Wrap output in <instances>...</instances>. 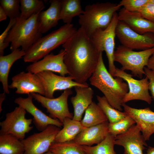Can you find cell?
Wrapping results in <instances>:
<instances>
[{"label":"cell","mask_w":154,"mask_h":154,"mask_svg":"<svg viewBox=\"0 0 154 154\" xmlns=\"http://www.w3.org/2000/svg\"><path fill=\"white\" fill-rule=\"evenodd\" d=\"M154 53V47L139 51H134L122 45L119 46L114 54V61L119 63L121 70L131 71L132 75L141 78L144 68Z\"/></svg>","instance_id":"6"},{"label":"cell","mask_w":154,"mask_h":154,"mask_svg":"<svg viewBox=\"0 0 154 154\" xmlns=\"http://www.w3.org/2000/svg\"><path fill=\"white\" fill-rule=\"evenodd\" d=\"M116 34L122 45L132 50H144L154 47V34H139L119 20Z\"/></svg>","instance_id":"9"},{"label":"cell","mask_w":154,"mask_h":154,"mask_svg":"<svg viewBox=\"0 0 154 154\" xmlns=\"http://www.w3.org/2000/svg\"><path fill=\"white\" fill-rule=\"evenodd\" d=\"M26 113L25 109L19 106L7 113L5 119L0 122V134L11 135L21 140L24 139L26 133L33 128L30 126L33 119L26 118Z\"/></svg>","instance_id":"8"},{"label":"cell","mask_w":154,"mask_h":154,"mask_svg":"<svg viewBox=\"0 0 154 154\" xmlns=\"http://www.w3.org/2000/svg\"><path fill=\"white\" fill-rule=\"evenodd\" d=\"M83 11L80 0H61L60 19L65 24H71L73 18Z\"/></svg>","instance_id":"25"},{"label":"cell","mask_w":154,"mask_h":154,"mask_svg":"<svg viewBox=\"0 0 154 154\" xmlns=\"http://www.w3.org/2000/svg\"><path fill=\"white\" fill-rule=\"evenodd\" d=\"M147 67L154 72V53L149 58Z\"/></svg>","instance_id":"38"},{"label":"cell","mask_w":154,"mask_h":154,"mask_svg":"<svg viewBox=\"0 0 154 154\" xmlns=\"http://www.w3.org/2000/svg\"><path fill=\"white\" fill-rule=\"evenodd\" d=\"M49 151L54 154H85L80 145L74 141L62 143L54 142Z\"/></svg>","instance_id":"31"},{"label":"cell","mask_w":154,"mask_h":154,"mask_svg":"<svg viewBox=\"0 0 154 154\" xmlns=\"http://www.w3.org/2000/svg\"><path fill=\"white\" fill-rule=\"evenodd\" d=\"M90 84L104 94L114 108L122 111L123 99L128 92L127 83L119 77L114 78L104 64L102 52H100L96 68L89 79Z\"/></svg>","instance_id":"2"},{"label":"cell","mask_w":154,"mask_h":154,"mask_svg":"<svg viewBox=\"0 0 154 154\" xmlns=\"http://www.w3.org/2000/svg\"><path fill=\"white\" fill-rule=\"evenodd\" d=\"M39 13L27 19L20 17L16 19L5 41L7 44L11 43L10 49L12 51L21 47L25 52L41 37L37 20Z\"/></svg>","instance_id":"5"},{"label":"cell","mask_w":154,"mask_h":154,"mask_svg":"<svg viewBox=\"0 0 154 154\" xmlns=\"http://www.w3.org/2000/svg\"><path fill=\"white\" fill-rule=\"evenodd\" d=\"M145 74L149 80V90L151 95V98L154 100V72L145 67L144 68Z\"/></svg>","instance_id":"37"},{"label":"cell","mask_w":154,"mask_h":154,"mask_svg":"<svg viewBox=\"0 0 154 154\" xmlns=\"http://www.w3.org/2000/svg\"><path fill=\"white\" fill-rule=\"evenodd\" d=\"M63 127L57 134L54 142L62 143L73 141L76 136L85 127L80 121L70 118L65 119Z\"/></svg>","instance_id":"24"},{"label":"cell","mask_w":154,"mask_h":154,"mask_svg":"<svg viewBox=\"0 0 154 154\" xmlns=\"http://www.w3.org/2000/svg\"><path fill=\"white\" fill-rule=\"evenodd\" d=\"M150 0H122L119 3L123 8L131 12H137Z\"/></svg>","instance_id":"34"},{"label":"cell","mask_w":154,"mask_h":154,"mask_svg":"<svg viewBox=\"0 0 154 154\" xmlns=\"http://www.w3.org/2000/svg\"><path fill=\"white\" fill-rule=\"evenodd\" d=\"M98 104L107 117L109 123L117 122L126 117V113L116 110L108 103L104 96H96Z\"/></svg>","instance_id":"29"},{"label":"cell","mask_w":154,"mask_h":154,"mask_svg":"<svg viewBox=\"0 0 154 154\" xmlns=\"http://www.w3.org/2000/svg\"><path fill=\"white\" fill-rule=\"evenodd\" d=\"M124 112L132 117L139 127L145 140H149L154 133V112L149 108L137 109L124 103Z\"/></svg>","instance_id":"18"},{"label":"cell","mask_w":154,"mask_h":154,"mask_svg":"<svg viewBox=\"0 0 154 154\" xmlns=\"http://www.w3.org/2000/svg\"><path fill=\"white\" fill-rule=\"evenodd\" d=\"M115 137L108 133L105 139L95 146L80 145L85 154H116L114 149Z\"/></svg>","instance_id":"28"},{"label":"cell","mask_w":154,"mask_h":154,"mask_svg":"<svg viewBox=\"0 0 154 154\" xmlns=\"http://www.w3.org/2000/svg\"><path fill=\"white\" fill-rule=\"evenodd\" d=\"M135 122L131 117L127 115L120 121L114 123H109L108 125L109 133L115 137L126 132Z\"/></svg>","instance_id":"32"},{"label":"cell","mask_w":154,"mask_h":154,"mask_svg":"<svg viewBox=\"0 0 154 154\" xmlns=\"http://www.w3.org/2000/svg\"><path fill=\"white\" fill-rule=\"evenodd\" d=\"M25 53V51L18 48L7 55L0 56V81L6 94L10 93L8 78L11 67L15 61L23 57Z\"/></svg>","instance_id":"23"},{"label":"cell","mask_w":154,"mask_h":154,"mask_svg":"<svg viewBox=\"0 0 154 154\" xmlns=\"http://www.w3.org/2000/svg\"><path fill=\"white\" fill-rule=\"evenodd\" d=\"M114 77H119L126 82L129 88L128 92L125 96L123 103L134 100L144 101L150 104L152 98L149 92V81L146 76L145 78L137 80L132 77V75L125 71L116 68Z\"/></svg>","instance_id":"12"},{"label":"cell","mask_w":154,"mask_h":154,"mask_svg":"<svg viewBox=\"0 0 154 154\" xmlns=\"http://www.w3.org/2000/svg\"><path fill=\"white\" fill-rule=\"evenodd\" d=\"M0 3L10 19L20 17V0H0Z\"/></svg>","instance_id":"33"},{"label":"cell","mask_w":154,"mask_h":154,"mask_svg":"<svg viewBox=\"0 0 154 154\" xmlns=\"http://www.w3.org/2000/svg\"><path fill=\"white\" fill-rule=\"evenodd\" d=\"M16 19H10L9 24L5 30L0 35V56L4 55L5 49L9 46V44L5 43L9 32L15 23Z\"/></svg>","instance_id":"35"},{"label":"cell","mask_w":154,"mask_h":154,"mask_svg":"<svg viewBox=\"0 0 154 154\" xmlns=\"http://www.w3.org/2000/svg\"><path fill=\"white\" fill-rule=\"evenodd\" d=\"M152 2L154 3V0H151Z\"/></svg>","instance_id":"43"},{"label":"cell","mask_w":154,"mask_h":154,"mask_svg":"<svg viewBox=\"0 0 154 154\" xmlns=\"http://www.w3.org/2000/svg\"><path fill=\"white\" fill-rule=\"evenodd\" d=\"M74 88L76 95L70 98L74 110L72 119L80 121L84 113L93 102L94 92L89 86H77Z\"/></svg>","instance_id":"21"},{"label":"cell","mask_w":154,"mask_h":154,"mask_svg":"<svg viewBox=\"0 0 154 154\" xmlns=\"http://www.w3.org/2000/svg\"><path fill=\"white\" fill-rule=\"evenodd\" d=\"M24 151L21 140L11 135L0 134V154H23Z\"/></svg>","instance_id":"27"},{"label":"cell","mask_w":154,"mask_h":154,"mask_svg":"<svg viewBox=\"0 0 154 154\" xmlns=\"http://www.w3.org/2000/svg\"><path fill=\"white\" fill-rule=\"evenodd\" d=\"M7 15L2 7L0 6V21L6 20Z\"/></svg>","instance_id":"39"},{"label":"cell","mask_w":154,"mask_h":154,"mask_svg":"<svg viewBox=\"0 0 154 154\" xmlns=\"http://www.w3.org/2000/svg\"><path fill=\"white\" fill-rule=\"evenodd\" d=\"M118 21V14L116 13L108 27L105 29L96 30L90 37L100 52H105L108 60L109 72L113 77L116 70L114 64V54L116 31Z\"/></svg>","instance_id":"7"},{"label":"cell","mask_w":154,"mask_h":154,"mask_svg":"<svg viewBox=\"0 0 154 154\" xmlns=\"http://www.w3.org/2000/svg\"><path fill=\"white\" fill-rule=\"evenodd\" d=\"M11 80L9 88L16 89L17 94H29L35 93L44 96L43 86L37 74L23 71L13 76Z\"/></svg>","instance_id":"16"},{"label":"cell","mask_w":154,"mask_h":154,"mask_svg":"<svg viewBox=\"0 0 154 154\" xmlns=\"http://www.w3.org/2000/svg\"><path fill=\"white\" fill-rule=\"evenodd\" d=\"M6 93L4 92L3 93H1L0 94V112L2 111V104L3 102L5 99L6 97Z\"/></svg>","instance_id":"40"},{"label":"cell","mask_w":154,"mask_h":154,"mask_svg":"<svg viewBox=\"0 0 154 154\" xmlns=\"http://www.w3.org/2000/svg\"><path fill=\"white\" fill-rule=\"evenodd\" d=\"M77 29L72 24H65L58 29L41 37L25 51L23 57L26 62H35L62 45Z\"/></svg>","instance_id":"4"},{"label":"cell","mask_w":154,"mask_h":154,"mask_svg":"<svg viewBox=\"0 0 154 154\" xmlns=\"http://www.w3.org/2000/svg\"><path fill=\"white\" fill-rule=\"evenodd\" d=\"M71 88L64 90L59 97L50 98L35 93L30 94L33 98L40 103L50 114V117L58 119L62 123L65 118L72 119L73 115L69 110L68 104L69 96L72 94Z\"/></svg>","instance_id":"10"},{"label":"cell","mask_w":154,"mask_h":154,"mask_svg":"<svg viewBox=\"0 0 154 154\" xmlns=\"http://www.w3.org/2000/svg\"><path fill=\"white\" fill-rule=\"evenodd\" d=\"M119 3H97L87 5L79 17L78 23L90 37L96 30L105 29L109 25L114 14L121 9Z\"/></svg>","instance_id":"3"},{"label":"cell","mask_w":154,"mask_h":154,"mask_svg":"<svg viewBox=\"0 0 154 154\" xmlns=\"http://www.w3.org/2000/svg\"><path fill=\"white\" fill-rule=\"evenodd\" d=\"M60 129L55 125H49L40 132L34 133L21 140L25 150L23 154H43L49 151Z\"/></svg>","instance_id":"11"},{"label":"cell","mask_w":154,"mask_h":154,"mask_svg":"<svg viewBox=\"0 0 154 154\" xmlns=\"http://www.w3.org/2000/svg\"><path fill=\"white\" fill-rule=\"evenodd\" d=\"M43 154H54L53 153H52L51 151H48L47 152H46L45 153H44Z\"/></svg>","instance_id":"42"},{"label":"cell","mask_w":154,"mask_h":154,"mask_svg":"<svg viewBox=\"0 0 154 154\" xmlns=\"http://www.w3.org/2000/svg\"><path fill=\"white\" fill-rule=\"evenodd\" d=\"M28 95L27 98L19 97L16 98L14 102L33 116V121L38 130L42 131L51 125L59 128L63 126V123L58 119L47 116L37 108L33 103L32 96L30 94Z\"/></svg>","instance_id":"17"},{"label":"cell","mask_w":154,"mask_h":154,"mask_svg":"<svg viewBox=\"0 0 154 154\" xmlns=\"http://www.w3.org/2000/svg\"><path fill=\"white\" fill-rule=\"evenodd\" d=\"M136 12L144 18L154 22V3L151 0Z\"/></svg>","instance_id":"36"},{"label":"cell","mask_w":154,"mask_h":154,"mask_svg":"<svg viewBox=\"0 0 154 154\" xmlns=\"http://www.w3.org/2000/svg\"><path fill=\"white\" fill-rule=\"evenodd\" d=\"M118 16L119 21L139 34H154V22L144 18L136 12H130L123 8L119 10Z\"/></svg>","instance_id":"19"},{"label":"cell","mask_w":154,"mask_h":154,"mask_svg":"<svg viewBox=\"0 0 154 154\" xmlns=\"http://www.w3.org/2000/svg\"><path fill=\"white\" fill-rule=\"evenodd\" d=\"M20 17L25 19L40 13L45 8L42 1L20 0Z\"/></svg>","instance_id":"30"},{"label":"cell","mask_w":154,"mask_h":154,"mask_svg":"<svg viewBox=\"0 0 154 154\" xmlns=\"http://www.w3.org/2000/svg\"><path fill=\"white\" fill-rule=\"evenodd\" d=\"M61 0H50V7L40 12L38 17V29L41 33L47 32L56 27L60 19Z\"/></svg>","instance_id":"22"},{"label":"cell","mask_w":154,"mask_h":154,"mask_svg":"<svg viewBox=\"0 0 154 154\" xmlns=\"http://www.w3.org/2000/svg\"><path fill=\"white\" fill-rule=\"evenodd\" d=\"M64 62L69 76L76 82L86 83L95 71L100 52L80 27L62 45Z\"/></svg>","instance_id":"1"},{"label":"cell","mask_w":154,"mask_h":154,"mask_svg":"<svg viewBox=\"0 0 154 154\" xmlns=\"http://www.w3.org/2000/svg\"><path fill=\"white\" fill-rule=\"evenodd\" d=\"M64 54L63 49L61 50L58 54H49L42 60L28 65L26 70L35 74L42 71H50L65 76L68 72L64 62Z\"/></svg>","instance_id":"15"},{"label":"cell","mask_w":154,"mask_h":154,"mask_svg":"<svg viewBox=\"0 0 154 154\" xmlns=\"http://www.w3.org/2000/svg\"><path fill=\"white\" fill-rule=\"evenodd\" d=\"M108 121L85 128L73 140L80 145L92 146L98 144L107 137L109 133Z\"/></svg>","instance_id":"20"},{"label":"cell","mask_w":154,"mask_h":154,"mask_svg":"<svg viewBox=\"0 0 154 154\" xmlns=\"http://www.w3.org/2000/svg\"><path fill=\"white\" fill-rule=\"evenodd\" d=\"M145 154H154V147L149 146L147 151V153Z\"/></svg>","instance_id":"41"},{"label":"cell","mask_w":154,"mask_h":154,"mask_svg":"<svg viewBox=\"0 0 154 154\" xmlns=\"http://www.w3.org/2000/svg\"><path fill=\"white\" fill-rule=\"evenodd\" d=\"M43 86L45 97L52 98L55 91L65 90L77 86L88 87L86 82L80 84L75 82L70 76H59L50 71H42L37 74Z\"/></svg>","instance_id":"13"},{"label":"cell","mask_w":154,"mask_h":154,"mask_svg":"<svg viewBox=\"0 0 154 154\" xmlns=\"http://www.w3.org/2000/svg\"><path fill=\"white\" fill-rule=\"evenodd\" d=\"M108 121L107 117L98 104L93 102L85 111L84 116L80 122L83 127H88Z\"/></svg>","instance_id":"26"},{"label":"cell","mask_w":154,"mask_h":154,"mask_svg":"<svg viewBox=\"0 0 154 154\" xmlns=\"http://www.w3.org/2000/svg\"><path fill=\"white\" fill-rule=\"evenodd\" d=\"M139 127L134 125L126 132L115 137V144L123 147V154H143L147 146Z\"/></svg>","instance_id":"14"}]
</instances>
